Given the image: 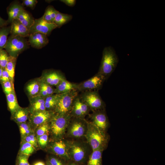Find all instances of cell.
<instances>
[{
	"mask_svg": "<svg viewBox=\"0 0 165 165\" xmlns=\"http://www.w3.org/2000/svg\"><path fill=\"white\" fill-rule=\"evenodd\" d=\"M40 77L42 81L52 87L56 86L62 80L66 79L64 74L60 71L51 69L43 71Z\"/></svg>",
	"mask_w": 165,
	"mask_h": 165,
	"instance_id": "cell-12",
	"label": "cell"
},
{
	"mask_svg": "<svg viewBox=\"0 0 165 165\" xmlns=\"http://www.w3.org/2000/svg\"><path fill=\"white\" fill-rule=\"evenodd\" d=\"M16 19L29 31L35 20L24 9L20 13Z\"/></svg>",
	"mask_w": 165,
	"mask_h": 165,
	"instance_id": "cell-23",
	"label": "cell"
},
{
	"mask_svg": "<svg viewBox=\"0 0 165 165\" xmlns=\"http://www.w3.org/2000/svg\"><path fill=\"white\" fill-rule=\"evenodd\" d=\"M49 152L65 160H70L68 156L66 141L63 139L49 141L46 148Z\"/></svg>",
	"mask_w": 165,
	"mask_h": 165,
	"instance_id": "cell-10",
	"label": "cell"
},
{
	"mask_svg": "<svg viewBox=\"0 0 165 165\" xmlns=\"http://www.w3.org/2000/svg\"><path fill=\"white\" fill-rule=\"evenodd\" d=\"M54 90L53 87L41 80L40 90L38 95L45 98L54 94Z\"/></svg>",
	"mask_w": 165,
	"mask_h": 165,
	"instance_id": "cell-32",
	"label": "cell"
},
{
	"mask_svg": "<svg viewBox=\"0 0 165 165\" xmlns=\"http://www.w3.org/2000/svg\"><path fill=\"white\" fill-rule=\"evenodd\" d=\"M41 83V80L39 77L32 79L26 84L25 90L28 98L39 95Z\"/></svg>",
	"mask_w": 165,
	"mask_h": 165,
	"instance_id": "cell-18",
	"label": "cell"
},
{
	"mask_svg": "<svg viewBox=\"0 0 165 165\" xmlns=\"http://www.w3.org/2000/svg\"><path fill=\"white\" fill-rule=\"evenodd\" d=\"M47 160L52 165H64L60 159L55 156H50Z\"/></svg>",
	"mask_w": 165,
	"mask_h": 165,
	"instance_id": "cell-40",
	"label": "cell"
},
{
	"mask_svg": "<svg viewBox=\"0 0 165 165\" xmlns=\"http://www.w3.org/2000/svg\"><path fill=\"white\" fill-rule=\"evenodd\" d=\"M90 109L88 106L80 99L79 95L74 101L71 113L73 117L84 118Z\"/></svg>",
	"mask_w": 165,
	"mask_h": 165,
	"instance_id": "cell-16",
	"label": "cell"
},
{
	"mask_svg": "<svg viewBox=\"0 0 165 165\" xmlns=\"http://www.w3.org/2000/svg\"><path fill=\"white\" fill-rule=\"evenodd\" d=\"M67 151L70 160L77 163H83L90 156L91 148L87 141H66Z\"/></svg>",
	"mask_w": 165,
	"mask_h": 165,
	"instance_id": "cell-3",
	"label": "cell"
},
{
	"mask_svg": "<svg viewBox=\"0 0 165 165\" xmlns=\"http://www.w3.org/2000/svg\"><path fill=\"white\" fill-rule=\"evenodd\" d=\"M54 88V94H61L77 90V84L71 82L66 79L62 80Z\"/></svg>",
	"mask_w": 165,
	"mask_h": 165,
	"instance_id": "cell-22",
	"label": "cell"
},
{
	"mask_svg": "<svg viewBox=\"0 0 165 165\" xmlns=\"http://www.w3.org/2000/svg\"><path fill=\"white\" fill-rule=\"evenodd\" d=\"M72 16L71 15L59 12L57 14L53 23L57 26V28H59L70 21L72 19Z\"/></svg>",
	"mask_w": 165,
	"mask_h": 165,
	"instance_id": "cell-27",
	"label": "cell"
},
{
	"mask_svg": "<svg viewBox=\"0 0 165 165\" xmlns=\"http://www.w3.org/2000/svg\"><path fill=\"white\" fill-rule=\"evenodd\" d=\"M2 68L0 67V81L2 77Z\"/></svg>",
	"mask_w": 165,
	"mask_h": 165,
	"instance_id": "cell-47",
	"label": "cell"
},
{
	"mask_svg": "<svg viewBox=\"0 0 165 165\" xmlns=\"http://www.w3.org/2000/svg\"><path fill=\"white\" fill-rule=\"evenodd\" d=\"M90 117V122L100 130L107 132L110 123L105 109L93 112Z\"/></svg>",
	"mask_w": 165,
	"mask_h": 165,
	"instance_id": "cell-13",
	"label": "cell"
},
{
	"mask_svg": "<svg viewBox=\"0 0 165 165\" xmlns=\"http://www.w3.org/2000/svg\"><path fill=\"white\" fill-rule=\"evenodd\" d=\"M57 28L53 23H49L45 21L42 17L35 19L33 24L29 30L30 34L35 32H41L50 35L52 31Z\"/></svg>",
	"mask_w": 165,
	"mask_h": 165,
	"instance_id": "cell-14",
	"label": "cell"
},
{
	"mask_svg": "<svg viewBox=\"0 0 165 165\" xmlns=\"http://www.w3.org/2000/svg\"><path fill=\"white\" fill-rule=\"evenodd\" d=\"M10 31V26H6L0 28V49L4 48Z\"/></svg>",
	"mask_w": 165,
	"mask_h": 165,
	"instance_id": "cell-31",
	"label": "cell"
},
{
	"mask_svg": "<svg viewBox=\"0 0 165 165\" xmlns=\"http://www.w3.org/2000/svg\"><path fill=\"white\" fill-rule=\"evenodd\" d=\"M21 141L26 142L31 144L37 150L39 149L38 145L37 138L34 132L21 138Z\"/></svg>",
	"mask_w": 165,
	"mask_h": 165,
	"instance_id": "cell-33",
	"label": "cell"
},
{
	"mask_svg": "<svg viewBox=\"0 0 165 165\" xmlns=\"http://www.w3.org/2000/svg\"><path fill=\"white\" fill-rule=\"evenodd\" d=\"M76 89L60 94L57 103L54 110L55 113L64 114L71 112L74 102L79 95Z\"/></svg>",
	"mask_w": 165,
	"mask_h": 165,
	"instance_id": "cell-5",
	"label": "cell"
},
{
	"mask_svg": "<svg viewBox=\"0 0 165 165\" xmlns=\"http://www.w3.org/2000/svg\"><path fill=\"white\" fill-rule=\"evenodd\" d=\"M59 11L56 10L53 6H51V16L53 21L57 14V13Z\"/></svg>",
	"mask_w": 165,
	"mask_h": 165,
	"instance_id": "cell-44",
	"label": "cell"
},
{
	"mask_svg": "<svg viewBox=\"0 0 165 165\" xmlns=\"http://www.w3.org/2000/svg\"><path fill=\"white\" fill-rule=\"evenodd\" d=\"M8 23L7 20H5L0 16V28L6 26Z\"/></svg>",
	"mask_w": 165,
	"mask_h": 165,
	"instance_id": "cell-45",
	"label": "cell"
},
{
	"mask_svg": "<svg viewBox=\"0 0 165 165\" xmlns=\"http://www.w3.org/2000/svg\"><path fill=\"white\" fill-rule=\"evenodd\" d=\"M20 135L21 139L34 132L28 121L17 124Z\"/></svg>",
	"mask_w": 165,
	"mask_h": 165,
	"instance_id": "cell-30",
	"label": "cell"
},
{
	"mask_svg": "<svg viewBox=\"0 0 165 165\" xmlns=\"http://www.w3.org/2000/svg\"><path fill=\"white\" fill-rule=\"evenodd\" d=\"M119 58L114 49L111 46L105 47L102 52L101 64L97 73L107 79L115 70Z\"/></svg>",
	"mask_w": 165,
	"mask_h": 165,
	"instance_id": "cell-2",
	"label": "cell"
},
{
	"mask_svg": "<svg viewBox=\"0 0 165 165\" xmlns=\"http://www.w3.org/2000/svg\"><path fill=\"white\" fill-rule=\"evenodd\" d=\"M9 55L5 50L0 49V67L6 68L9 61Z\"/></svg>",
	"mask_w": 165,
	"mask_h": 165,
	"instance_id": "cell-36",
	"label": "cell"
},
{
	"mask_svg": "<svg viewBox=\"0 0 165 165\" xmlns=\"http://www.w3.org/2000/svg\"><path fill=\"white\" fill-rule=\"evenodd\" d=\"M85 137L92 151L104 150L107 147L110 136L107 132L103 131L92 123L88 122Z\"/></svg>",
	"mask_w": 165,
	"mask_h": 165,
	"instance_id": "cell-1",
	"label": "cell"
},
{
	"mask_svg": "<svg viewBox=\"0 0 165 165\" xmlns=\"http://www.w3.org/2000/svg\"><path fill=\"white\" fill-rule=\"evenodd\" d=\"M49 133H48L37 138L39 149H44L46 148L49 142Z\"/></svg>",
	"mask_w": 165,
	"mask_h": 165,
	"instance_id": "cell-34",
	"label": "cell"
},
{
	"mask_svg": "<svg viewBox=\"0 0 165 165\" xmlns=\"http://www.w3.org/2000/svg\"><path fill=\"white\" fill-rule=\"evenodd\" d=\"M79 97L93 112L105 109V104L98 91L81 92Z\"/></svg>",
	"mask_w": 165,
	"mask_h": 165,
	"instance_id": "cell-8",
	"label": "cell"
},
{
	"mask_svg": "<svg viewBox=\"0 0 165 165\" xmlns=\"http://www.w3.org/2000/svg\"><path fill=\"white\" fill-rule=\"evenodd\" d=\"M34 132L37 138L46 133H49V122L37 127L35 130Z\"/></svg>",
	"mask_w": 165,
	"mask_h": 165,
	"instance_id": "cell-35",
	"label": "cell"
},
{
	"mask_svg": "<svg viewBox=\"0 0 165 165\" xmlns=\"http://www.w3.org/2000/svg\"><path fill=\"white\" fill-rule=\"evenodd\" d=\"M1 83L3 91L6 95L14 90V84H12L10 81H8Z\"/></svg>",
	"mask_w": 165,
	"mask_h": 165,
	"instance_id": "cell-38",
	"label": "cell"
},
{
	"mask_svg": "<svg viewBox=\"0 0 165 165\" xmlns=\"http://www.w3.org/2000/svg\"><path fill=\"white\" fill-rule=\"evenodd\" d=\"M28 107L30 113L46 110L45 105V97L38 95L29 98Z\"/></svg>",
	"mask_w": 165,
	"mask_h": 165,
	"instance_id": "cell-19",
	"label": "cell"
},
{
	"mask_svg": "<svg viewBox=\"0 0 165 165\" xmlns=\"http://www.w3.org/2000/svg\"><path fill=\"white\" fill-rule=\"evenodd\" d=\"M70 113L59 114L55 113L49 122V134L53 140L63 139L72 117Z\"/></svg>",
	"mask_w": 165,
	"mask_h": 165,
	"instance_id": "cell-4",
	"label": "cell"
},
{
	"mask_svg": "<svg viewBox=\"0 0 165 165\" xmlns=\"http://www.w3.org/2000/svg\"><path fill=\"white\" fill-rule=\"evenodd\" d=\"M46 165H52L49 162V161L47 160L46 161Z\"/></svg>",
	"mask_w": 165,
	"mask_h": 165,
	"instance_id": "cell-49",
	"label": "cell"
},
{
	"mask_svg": "<svg viewBox=\"0 0 165 165\" xmlns=\"http://www.w3.org/2000/svg\"><path fill=\"white\" fill-rule=\"evenodd\" d=\"M6 96L8 109L11 115L20 106L18 103L15 90Z\"/></svg>",
	"mask_w": 165,
	"mask_h": 165,
	"instance_id": "cell-24",
	"label": "cell"
},
{
	"mask_svg": "<svg viewBox=\"0 0 165 165\" xmlns=\"http://www.w3.org/2000/svg\"><path fill=\"white\" fill-rule=\"evenodd\" d=\"M68 165H79L78 164L75 163H72L69 164Z\"/></svg>",
	"mask_w": 165,
	"mask_h": 165,
	"instance_id": "cell-48",
	"label": "cell"
},
{
	"mask_svg": "<svg viewBox=\"0 0 165 165\" xmlns=\"http://www.w3.org/2000/svg\"><path fill=\"white\" fill-rule=\"evenodd\" d=\"M36 150L35 148L31 144L26 142L21 141L18 153L29 156Z\"/></svg>",
	"mask_w": 165,
	"mask_h": 165,
	"instance_id": "cell-28",
	"label": "cell"
},
{
	"mask_svg": "<svg viewBox=\"0 0 165 165\" xmlns=\"http://www.w3.org/2000/svg\"><path fill=\"white\" fill-rule=\"evenodd\" d=\"M16 60V58L9 56V61L5 68L9 75L10 81L13 84Z\"/></svg>",
	"mask_w": 165,
	"mask_h": 165,
	"instance_id": "cell-29",
	"label": "cell"
},
{
	"mask_svg": "<svg viewBox=\"0 0 165 165\" xmlns=\"http://www.w3.org/2000/svg\"><path fill=\"white\" fill-rule=\"evenodd\" d=\"M29 156L18 153L16 165H31L28 162Z\"/></svg>",
	"mask_w": 165,
	"mask_h": 165,
	"instance_id": "cell-37",
	"label": "cell"
},
{
	"mask_svg": "<svg viewBox=\"0 0 165 165\" xmlns=\"http://www.w3.org/2000/svg\"><path fill=\"white\" fill-rule=\"evenodd\" d=\"M106 80L104 77L97 73L90 78L77 84V90L79 92L98 91Z\"/></svg>",
	"mask_w": 165,
	"mask_h": 165,
	"instance_id": "cell-9",
	"label": "cell"
},
{
	"mask_svg": "<svg viewBox=\"0 0 165 165\" xmlns=\"http://www.w3.org/2000/svg\"><path fill=\"white\" fill-rule=\"evenodd\" d=\"M88 123V122L84 118L72 116L67 129V135L75 138L85 137L87 130Z\"/></svg>",
	"mask_w": 165,
	"mask_h": 165,
	"instance_id": "cell-7",
	"label": "cell"
},
{
	"mask_svg": "<svg viewBox=\"0 0 165 165\" xmlns=\"http://www.w3.org/2000/svg\"><path fill=\"white\" fill-rule=\"evenodd\" d=\"M55 114L53 111L44 110L30 113L28 121L35 130L38 126L48 123Z\"/></svg>",
	"mask_w": 165,
	"mask_h": 165,
	"instance_id": "cell-11",
	"label": "cell"
},
{
	"mask_svg": "<svg viewBox=\"0 0 165 165\" xmlns=\"http://www.w3.org/2000/svg\"><path fill=\"white\" fill-rule=\"evenodd\" d=\"M30 114L28 107H20L11 115V119L17 124L25 122L28 121Z\"/></svg>",
	"mask_w": 165,
	"mask_h": 165,
	"instance_id": "cell-20",
	"label": "cell"
},
{
	"mask_svg": "<svg viewBox=\"0 0 165 165\" xmlns=\"http://www.w3.org/2000/svg\"><path fill=\"white\" fill-rule=\"evenodd\" d=\"M31 165H46V163L42 161H36Z\"/></svg>",
	"mask_w": 165,
	"mask_h": 165,
	"instance_id": "cell-46",
	"label": "cell"
},
{
	"mask_svg": "<svg viewBox=\"0 0 165 165\" xmlns=\"http://www.w3.org/2000/svg\"><path fill=\"white\" fill-rule=\"evenodd\" d=\"M24 9L22 5L18 2L11 4L7 8L8 16L7 21L8 24H11L14 20L16 19L20 13Z\"/></svg>",
	"mask_w": 165,
	"mask_h": 165,
	"instance_id": "cell-21",
	"label": "cell"
},
{
	"mask_svg": "<svg viewBox=\"0 0 165 165\" xmlns=\"http://www.w3.org/2000/svg\"><path fill=\"white\" fill-rule=\"evenodd\" d=\"M60 95V94H54L45 98V105L46 110L54 111Z\"/></svg>",
	"mask_w": 165,
	"mask_h": 165,
	"instance_id": "cell-25",
	"label": "cell"
},
{
	"mask_svg": "<svg viewBox=\"0 0 165 165\" xmlns=\"http://www.w3.org/2000/svg\"><path fill=\"white\" fill-rule=\"evenodd\" d=\"M29 45L25 38L10 35L8 38L4 49L9 56L17 58L20 53L28 47Z\"/></svg>",
	"mask_w": 165,
	"mask_h": 165,
	"instance_id": "cell-6",
	"label": "cell"
},
{
	"mask_svg": "<svg viewBox=\"0 0 165 165\" xmlns=\"http://www.w3.org/2000/svg\"><path fill=\"white\" fill-rule=\"evenodd\" d=\"M37 3L36 0H24L23 1L22 5L33 9Z\"/></svg>",
	"mask_w": 165,
	"mask_h": 165,
	"instance_id": "cell-41",
	"label": "cell"
},
{
	"mask_svg": "<svg viewBox=\"0 0 165 165\" xmlns=\"http://www.w3.org/2000/svg\"><path fill=\"white\" fill-rule=\"evenodd\" d=\"M103 150L92 151L90 155L86 165H102V153Z\"/></svg>",
	"mask_w": 165,
	"mask_h": 165,
	"instance_id": "cell-26",
	"label": "cell"
},
{
	"mask_svg": "<svg viewBox=\"0 0 165 165\" xmlns=\"http://www.w3.org/2000/svg\"><path fill=\"white\" fill-rule=\"evenodd\" d=\"M51 6H47L45 10L44 15L42 16L43 19L49 23H53L51 16Z\"/></svg>",
	"mask_w": 165,
	"mask_h": 165,
	"instance_id": "cell-39",
	"label": "cell"
},
{
	"mask_svg": "<svg viewBox=\"0 0 165 165\" xmlns=\"http://www.w3.org/2000/svg\"><path fill=\"white\" fill-rule=\"evenodd\" d=\"M8 81H10L9 75L5 68H2V72L0 82L2 83Z\"/></svg>",
	"mask_w": 165,
	"mask_h": 165,
	"instance_id": "cell-42",
	"label": "cell"
},
{
	"mask_svg": "<svg viewBox=\"0 0 165 165\" xmlns=\"http://www.w3.org/2000/svg\"><path fill=\"white\" fill-rule=\"evenodd\" d=\"M10 34L12 36L24 38L29 37L30 35L29 31L17 19L14 20L11 23Z\"/></svg>",
	"mask_w": 165,
	"mask_h": 165,
	"instance_id": "cell-17",
	"label": "cell"
},
{
	"mask_svg": "<svg viewBox=\"0 0 165 165\" xmlns=\"http://www.w3.org/2000/svg\"><path fill=\"white\" fill-rule=\"evenodd\" d=\"M28 37V41L29 44L35 48H42L49 43V40L47 36L41 32L30 34Z\"/></svg>",
	"mask_w": 165,
	"mask_h": 165,
	"instance_id": "cell-15",
	"label": "cell"
},
{
	"mask_svg": "<svg viewBox=\"0 0 165 165\" xmlns=\"http://www.w3.org/2000/svg\"><path fill=\"white\" fill-rule=\"evenodd\" d=\"M60 1L70 7L74 6L76 3L75 0H61Z\"/></svg>",
	"mask_w": 165,
	"mask_h": 165,
	"instance_id": "cell-43",
	"label": "cell"
}]
</instances>
